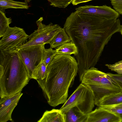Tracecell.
Wrapping results in <instances>:
<instances>
[{"label":"cell","mask_w":122,"mask_h":122,"mask_svg":"<svg viewBox=\"0 0 122 122\" xmlns=\"http://www.w3.org/2000/svg\"><path fill=\"white\" fill-rule=\"evenodd\" d=\"M121 25L118 18L107 19L76 11L67 18L63 28L77 48L80 80L86 71L95 67L105 46Z\"/></svg>","instance_id":"6da1fadb"},{"label":"cell","mask_w":122,"mask_h":122,"mask_svg":"<svg viewBox=\"0 0 122 122\" xmlns=\"http://www.w3.org/2000/svg\"><path fill=\"white\" fill-rule=\"evenodd\" d=\"M76 60L70 55L57 54L47 67L46 77L36 80L48 103L55 107L67 101L69 88L78 72Z\"/></svg>","instance_id":"7a4b0ae2"},{"label":"cell","mask_w":122,"mask_h":122,"mask_svg":"<svg viewBox=\"0 0 122 122\" xmlns=\"http://www.w3.org/2000/svg\"><path fill=\"white\" fill-rule=\"evenodd\" d=\"M0 50L1 98L21 92L31 79L16 48L7 51Z\"/></svg>","instance_id":"3957f363"},{"label":"cell","mask_w":122,"mask_h":122,"mask_svg":"<svg viewBox=\"0 0 122 122\" xmlns=\"http://www.w3.org/2000/svg\"><path fill=\"white\" fill-rule=\"evenodd\" d=\"M95 105L91 89L87 84L81 83L60 109L66 113L76 107L83 113L87 114L92 111Z\"/></svg>","instance_id":"277c9868"},{"label":"cell","mask_w":122,"mask_h":122,"mask_svg":"<svg viewBox=\"0 0 122 122\" xmlns=\"http://www.w3.org/2000/svg\"><path fill=\"white\" fill-rule=\"evenodd\" d=\"M42 17L36 21L37 29L29 35V40L24 43L17 46V50L25 47L49 44L61 27L57 24L50 23L46 25L43 24Z\"/></svg>","instance_id":"5b68a950"},{"label":"cell","mask_w":122,"mask_h":122,"mask_svg":"<svg viewBox=\"0 0 122 122\" xmlns=\"http://www.w3.org/2000/svg\"><path fill=\"white\" fill-rule=\"evenodd\" d=\"M45 45L31 46L17 50L31 79L34 70L43 61Z\"/></svg>","instance_id":"8992f818"},{"label":"cell","mask_w":122,"mask_h":122,"mask_svg":"<svg viewBox=\"0 0 122 122\" xmlns=\"http://www.w3.org/2000/svg\"><path fill=\"white\" fill-rule=\"evenodd\" d=\"M29 36L23 29L9 26L0 40V49L7 51L15 49L25 42Z\"/></svg>","instance_id":"52a82bcc"},{"label":"cell","mask_w":122,"mask_h":122,"mask_svg":"<svg viewBox=\"0 0 122 122\" xmlns=\"http://www.w3.org/2000/svg\"><path fill=\"white\" fill-rule=\"evenodd\" d=\"M81 81L86 84L103 86L121 90L118 86L107 73L94 67L89 69L84 72Z\"/></svg>","instance_id":"ba28073f"},{"label":"cell","mask_w":122,"mask_h":122,"mask_svg":"<svg viewBox=\"0 0 122 122\" xmlns=\"http://www.w3.org/2000/svg\"><path fill=\"white\" fill-rule=\"evenodd\" d=\"M23 94L20 92L15 95L0 98V122H13L11 115Z\"/></svg>","instance_id":"9c48e42d"},{"label":"cell","mask_w":122,"mask_h":122,"mask_svg":"<svg viewBox=\"0 0 122 122\" xmlns=\"http://www.w3.org/2000/svg\"><path fill=\"white\" fill-rule=\"evenodd\" d=\"M75 10L81 13L94 15L109 20L116 19L120 16L119 14L114 9L106 5H86L76 8Z\"/></svg>","instance_id":"30bf717a"},{"label":"cell","mask_w":122,"mask_h":122,"mask_svg":"<svg viewBox=\"0 0 122 122\" xmlns=\"http://www.w3.org/2000/svg\"><path fill=\"white\" fill-rule=\"evenodd\" d=\"M87 115V122H122L118 117L101 107H98Z\"/></svg>","instance_id":"8fae6325"},{"label":"cell","mask_w":122,"mask_h":122,"mask_svg":"<svg viewBox=\"0 0 122 122\" xmlns=\"http://www.w3.org/2000/svg\"><path fill=\"white\" fill-rule=\"evenodd\" d=\"M86 84L90 87L94 97L95 105L97 106L99 102L104 97L111 94L121 92V90L106 86L92 84Z\"/></svg>","instance_id":"7c38bea8"},{"label":"cell","mask_w":122,"mask_h":122,"mask_svg":"<svg viewBox=\"0 0 122 122\" xmlns=\"http://www.w3.org/2000/svg\"><path fill=\"white\" fill-rule=\"evenodd\" d=\"M66 115L60 109L46 110L38 122H66Z\"/></svg>","instance_id":"4fadbf2b"},{"label":"cell","mask_w":122,"mask_h":122,"mask_svg":"<svg viewBox=\"0 0 122 122\" xmlns=\"http://www.w3.org/2000/svg\"><path fill=\"white\" fill-rule=\"evenodd\" d=\"M66 114V122H87V114L83 113L76 107L71 108Z\"/></svg>","instance_id":"5bb4252c"},{"label":"cell","mask_w":122,"mask_h":122,"mask_svg":"<svg viewBox=\"0 0 122 122\" xmlns=\"http://www.w3.org/2000/svg\"><path fill=\"white\" fill-rule=\"evenodd\" d=\"M122 103V92L111 94L102 98L97 106L98 107H109Z\"/></svg>","instance_id":"9a60e30c"},{"label":"cell","mask_w":122,"mask_h":122,"mask_svg":"<svg viewBox=\"0 0 122 122\" xmlns=\"http://www.w3.org/2000/svg\"><path fill=\"white\" fill-rule=\"evenodd\" d=\"M71 41L70 38L63 28H61L49 44L51 48H55Z\"/></svg>","instance_id":"2e32d148"},{"label":"cell","mask_w":122,"mask_h":122,"mask_svg":"<svg viewBox=\"0 0 122 122\" xmlns=\"http://www.w3.org/2000/svg\"><path fill=\"white\" fill-rule=\"evenodd\" d=\"M29 6L26 2L16 1L12 0H0V10L4 12L8 8L28 9Z\"/></svg>","instance_id":"e0dca14e"},{"label":"cell","mask_w":122,"mask_h":122,"mask_svg":"<svg viewBox=\"0 0 122 122\" xmlns=\"http://www.w3.org/2000/svg\"><path fill=\"white\" fill-rule=\"evenodd\" d=\"M55 50L57 54L71 55L73 54L76 56L78 53L76 46L71 41L58 47Z\"/></svg>","instance_id":"ac0fdd59"},{"label":"cell","mask_w":122,"mask_h":122,"mask_svg":"<svg viewBox=\"0 0 122 122\" xmlns=\"http://www.w3.org/2000/svg\"><path fill=\"white\" fill-rule=\"evenodd\" d=\"M47 71V67L42 61L34 70L31 79L42 80L46 77Z\"/></svg>","instance_id":"d6986e66"},{"label":"cell","mask_w":122,"mask_h":122,"mask_svg":"<svg viewBox=\"0 0 122 122\" xmlns=\"http://www.w3.org/2000/svg\"><path fill=\"white\" fill-rule=\"evenodd\" d=\"M11 18H8L4 12L0 10V37H2L7 29L11 23Z\"/></svg>","instance_id":"ffe728a7"},{"label":"cell","mask_w":122,"mask_h":122,"mask_svg":"<svg viewBox=\"0 0 122 122\" xmlns=\"http://www.w3.org/2000/svg\"><path fill=\"white\" fill-rule=\"evenodd\" d=\"M56 55L55 50H53L51 47L49 49L45 48L43 62L48 67Z\"/></svg>","instance_id":"44dd1931"},{"label":"cell","mask_w":122,"mask_h":122,"mask_svg":"<svg viewBox=\"0 0 122 122\" xmlns=\"http://www.w3.org/2000/svg\"><path fill=\"white\" fill-rule=\"evenodd\" d=\"M101 107L117 116L121 119L122 122V103L111 106Z\"/></svg>","instance_id":"7402d4cb"},{"label":"cell","mask_w":122,"mask_h":122,"mask_svg":"<svg viewBox=\"0 0 122 122\" xmlns=\"http://www.w3.org/2000/svg\"><path fill=\"white\" fill-rule=\"evenodd\" d=\"M73 0H49L50 5L54 7L64 8L71 3Z\"/></svg>","instance_id":"603a6c76"},{"label":"cell","mask_w":122,"mask_h":122,"mask_svg":"<svg viewBox=\"0 0 122 122\" xmlns=\"http://www.w3.org/2000/svg\"><path fill=\"white\" fill-rule=\"evenodd\" d=\"M105 66L111 71L117 72V74L122 75V60L113 64H106Z\"/></svg>","instance_id":"cb8c5ba5"},{"label":"cell","mask_w":122,"mask_h":122,"mask_svg":"<svg viewBox=\"0 0 122 122\" xmlns=\"http://www.w3.org/2000/svg\"><path fill=\"white\" fill-rule=\"evenodd\" d=\"M107 75L118 86L122 92V75L106 73Z\"/></svg>","instance_id":"d4e9b609"},{"label":"cell","mask_w":122,"mask_h":122,"mask_svg":"<svg viewBox=\"0 0 122 122\" xmlns=\"http://www.w3.org/2000/svg\"><path fill=\"white\" fill-rule=\"evenodd\" d=\"M114 9L119 14L122 15V0H110Z\"/></svg>","instance_id":"484cf974"},{"label":"cell","mask_w":122,"mask_h":122,"mask_svg":"<svg viewBox=\"0 0 122 122\" xmlns=\"http://www.w3.org/2000/svg\"><path fill=\"white\" fill-rule=\"evenodd\" d=\"M93 0H73L72 3L73 5H76L78 4L84 2H86Z\"/></svg>","instance_id":"4316f807"},{"label":"cell","mask_w":122,"mask_h":122,"mask_svg":"<svg viewBox=\"0 0 122 122\" xmlns=\"http://www.w3.org/2000/svg\"><path fill=\"white\" fill-rule=\"evenodd\" d=\"M119 32H120L121 35H122V25H121Z\"/></svg>","instance_id":"83f0119b"},{"label":"cell","mask_w":122,"mask_h":122,"mask_svg":"<svg viewBox=\"0 0 122 122\" xmlns=\"http://www.w3.org/2000/svg\"><path fill=\"white\" fill-rule=\"evenodd\" d=\"M31 0H28L27 1H31ZM48 0V1H49V0Z\"/></svg>","instance_id":"f1b7e54d"},{"label":"cell","mask_w":122,"mask_h":122,"mask_svg":"<svg viewBox=\"0 0 122 122\" xmlns=\"http://www.w3.org/2000/svg\"><path fill=\"white\" fill-rule=\"evenodd\" d=\"M25 2H27V1H28V0H25Z\"/></svg>","instance_id":"f546056e"}]
</instances>
